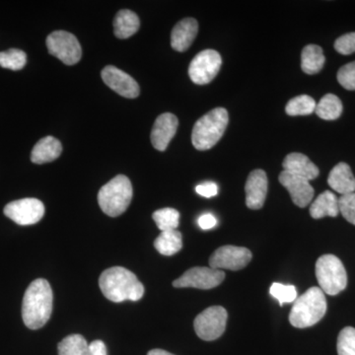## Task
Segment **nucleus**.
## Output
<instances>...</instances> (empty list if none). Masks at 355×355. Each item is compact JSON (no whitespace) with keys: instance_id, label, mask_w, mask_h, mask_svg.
<instances>
[{"instance_id":"2f4dec72","label":"nucleus","mask_w":355,"mask_h":355,"mask_svg":"<svg viewBox=\"0 0 355 355\" xmlns=\"http://www.w3.org/2000/svg\"><path fill=\"white\" fill-rule=\"evenodd\" d=\"M338 209L345 220L355 225V193H347L338 198Z\"/></svg>"},{"instance_id":"72a5a7b5","label":"nucleus","mask_w":355,"mask_h":355,"mask_svg":"<svg viewBox=\"0 0 355 355\" xmlns=\"http://www.w3.org/2000/svg\"><path fill=\"white\" fill-rule=\"evenodd\" d=\"M335 49L338 53L343 55L355 53V32L343 35L335 42Z\"/></svg>"},{"instance_id":"7c9ffc66","label":"nucleus","mask_w":355,"mask_h":355,"mask_svg":"<svg viewBox=\"0 0 355 355\" xmlns=\"http://www.w3.org/2000/svg\"><path fill=\"white\" fill-rule=\"evenodd\" d=\"M270 295L273 298L279 300V305L282 306L284 303H292L297 299V291L295 286H284L282 284L275 282L270 289Z\"/></svg>"},{"instance_id":"393cba45","label":"nucleus","mask_w":355,"mask_h":355,"mask_svg":"<svg viewBox=\"0 0 355 355\" xmlns=\"http://www.w3.org/2000/svg\"><path fill=\"white\" fill-rule=\"evenodd\" d=\"M315 113L323 120L335 121L342 116L343 103L338 96L334 94L324 95L318 103Z\"/></svg>"},{"instance_id":"aec40b11","label":"nucleus","mask_w":355,"mask_h":355,"mask_svg":"<svg viewBox=\"0 0 355 355\" xmlns=\"http://www.w3.org/2000/svg\"><path fill=\"white\" fill-rule=\"evenodd\" d=\"M62 146L60 140L53 137H44L33 148L31 160L35 164H44L60 157Z\"/></svg>"},{"instance_id":"4be33fe9","label":"nucleus","mask_w":355,"mask_h":355,"mask_svg":"<svg viewBox=\"0 0 355 355\" xmlns=\"http://www.w3.org/2000/svg\"><path fill=\"white\" fill-rule=\"evenodd\" d=\"M140 21L139 16L132 11H119L114 20V32L116 38L128 39L139 31Z\"/></svg>"},{"instance_id":"dca6fc26","label":"nucleus","mask_w":355,"mask_h":355,"mask_svg":"<svg viewBox=\"0 0 355 355\" xmlns=\"http://www.w3.org/2000/svg\"><path fill=\"white\" fill-rule=\"evenodd\" d=\"M268 186V177L263 170L257 169L250 173L245 186L246 205L250 209H261L263 207Z\"/></svg>"},{"instance_id":"7ed1b4c3","label":"nucleus","mask_w":355,"mask_h":355,"mask_svg":"<svg viewBox=\"0 0 355 355\" xmlns=\"http://www.w3.org/2000/svg\"><path fill=\"white\" fill-rule=\"evenodd\" d=\"M327 312V300L320 287H311L294 301L289 322L298 329L309 328L319 323Z\"/></svg>"},{"instance_id":"423d86ee","label":"nucleus","mask_w":355,"mask_h":355,"mask_svg":"<svg viewBox=\"0 0 355 355\" xmlns=\"http://www.w3.org/2000/svg\"><path fill=\"white\" fill-rule=\"evenodd\" d=\"M316 277L320 288L328 295H336L347 286V275L342 261L334 254H324L318 259Z\"/></svg>"},{"instance_id":"bb28decb","label":"nucleus","mask_w":355,"mask_h":355,"mask_svg":"<svg viewBox=\"0 0 355 355\" xmlns=\"http://www.w3.org/2000/svg\"><path fill=\"white\" fill-rule=\"evenodd\" d=\"M316 106V102L312 97L300 95L292 98L291 101L287 103L286 112L288 116H308L315 113Z\"/></svg>"},{"instance_id":"f8f14e48","label":"nucleus","mask_w":355,"mask_h":355,"mask_svg":"<svg viewBox=\"0 0 355 355\" xmlns=\"http://www.w3.org/2000/svg\"><path fill=\"white\" fill-rule=\"evenodd\" d=\"M253 258L247 248L223 246L218 248L209 259V266L216 270H239L246 268Z\"/></svg>"},{"instance_id":"f03ea898","label":"nucleus","mask_w":355,"mask_h":355,"mask_svg":"<svg viewBox=\"0 0 355 355\" xmlns=\"http://www.w3.org/2000/svg\"><path fill=\"white\" fill-rule=\"evenodd\" d=\"M99 286L105 297L114 303L139 301L144 294V284L137 275L121 266H114L103 272Z\"/></svg>"},{"instance_id":"1a4fd4ad","label":"nucleus","mask_w":355,"mask_h":355,"mask_svg":"<svg viewBox=\"0 0 355 355\" xmlns=\"http://www.w3.org/2000/svg\"><path fill=\"white\" fill-rule=\"evenodd\" d=\"M222 64L221 55L214 50H205L198 53L191 60L189 76L193 83L198 85L209 84L216 78Z\"/></svg>"},{"instance_id":"c756f323","label":"nucleus","mask_w":355,"mask_h":355,"mask_svg":"<svg viewBox=\"0 0 355 355\" xmlns=\"http://www.w3.org/2000/svg\"><path fill=\"white\" fill-rule=\"evenodd\" d=\"M338 355H355V329L347 327L340 331L336 345Z\"/></svg>"},{"instance_id":"2eb2a0df","label":"nucleus","mask_w":355,"mask_h":355,"mask_svg":"<svg viewBox=\"0 0 355 355\" xmlns=\"http://www.w3.org/2000/svg\"><path fill=\"white\" fill-rule=\"evenodd\" d=\"M179 121L171 113L160 114L154 123L151 132V142L154 148L159 151H165L174 135H176Z\"/></svg>"},{"instance_id":"e433bc0d","label":"nucleus","mask_w":355,"mask_h":355,"mask_svg":"<svg viewBox=\"0 0 355 355\" xmlns=\"http://www.w3.org/2000/svg\"><path fill=\"white\" fill-rule=\"evenodd\" d=\"M87 355H108L106 345L102 340H94L89 345Z\"/></svg>"},{"instance_id":"412c9836","label":"nucleus","mask_w":355,"mask_h":355,"mask_svg":"<svg viewBox=\"0 0 355 355\" xmlns=\"http://www.w3.org/2000/svg\"><path fill=\"white\" fill-rule=\"evenodd\" d=\"M340 214L338 198L330 191H324L315 200L310 207V216L314 219L336 217Z\"/></svg>"},{"instance_id":"6e6552de","label":"nucleus","mask_w":355,"mask_h":355,"mask_svg":"<svg viewBox=\"0 0 355 355\" xmlns=\"http://www.w3.org/2000/svg\"><path fill=\"white\" fill-rule=\"evenodd\" d=\"M46 48L60 62L73 65L83 57V49L74 35L67 31H55L46 38Z\"/></svg>"},{"instance_id":"a878e982","label":"nucleus","mask_w":355,"mask_h":355,"mask_svg":"<svg viewBox=\"0 0 355 355\" xmlns=\"http://www.w3.org/2000/svg\"><path fill=\"white\" fill-rule=\"evenodd\" d=\"M89 345L81 335H70L58 343V355H87Z\"/></svg>"},{"instance_id":"f257e3e1","label":"nucleus","mask_w":355,"mask_h":355,"mask_svg":"<svg viewBox=\"0 0 355 355\" xmlns=\"http://www.w3.org/2000/svg\"><path fill=\"white\" fill-rule=\"evenodd\" d=\"M53 294L48 280H34L25 292L23 321L27 328L38 330L48 323L53 312Z\"/></svg>"},{"instance_id":"39448f33","label":"nucleus","mask_w":355,"mask_h":355,"mask_svg":"<svg viewBox=\"0 0 355 355\" xmlns=\"http://www.w3.org/2000/svg\"><path fill=\"white\" fill-rule=\"evenodd\" d=\"M132 186L130 179L119 175L104 184L98 193V202L104 214L111 217L123 214L132 202Z\"/></svg>"},{"instance_id":"0eeeda50","label":"nucleus","mask_w":355,"mask_h":355,"mask_svg":"<svg viewBox=\"0 0 355 355\" xmlns=\"http://www.w3.org/2000/svg\"><path fill=\"white\" fill-rule=\"evenodd\" d=\"M227 318V311L221 306L207 308L195 319L196 334L207 342L217 340L225 331Z\"/></svg>"},{"instance_id":"9d476101","label":"nucleus","mask_w":355,"mask_h":355,"mask_svg":"<svg viewBox=\"0 0 355 355\" xmlns=\"http://www.w3.org/2000/svg\"><path fill=\"white\" fill-rule=\"evenodd\" d=\"M225 279V273L220 270L211 268H190L179 279L173 282V286L176 288H184V287H193L198 289H211L220 286Z\"/></svg>"},{"instance_id":"4468645a","label":"nucleus","mask_w":355,"mask_h":355,"mask_svg":"<svg viewBox=\"0 0 355 355\" xmlns=\"http://www.w3.org/2000/svg\"><path fill=\"white\" fill-rule=\"evenodd\" d=\"M279 182L289 191L292 202L297 207H306L312 202L315 191L307 180L282 171L279 175Z\"/></svg>"},{"instance_id":"c9c22d12","label":"nucleus","mask_w":355,"mask_h":355,"mask_svg":"<svg viewBox=\"0 0 355 355\" xmlns=\"http://www.w3.org/2000/svg\"><path fill=\"white\" fill-rule=\"evenodd\" d=\"M198 223L203 230H209V229L216 227L217 220L211 214H205L198 218Z\"/></svg>"},{"instance_id":"6ab92c4d","label":"nucleus","mask_w":355,"mask_h":355,"mask_svg":"<svg viewBox=\"0 0 355 355\" xmlns=\"http://www.w3.org/2000/svg\"><path fill=\"white\" fill-rule=\"evenodd\" d=\"M329 186L340 195L355 193V177L347 163L340 162L331 169L328 178Z\"/></svg>"},{"instance_id":"c85d7f7f","label":"nucleus","mask_w":355,"mask_h":355,"mask_svg":"<svg viewBox=\"0 0 355 355\" xmlns=\"http://www.w3.org/2000/svg\"><path fill=\"white\" fill-rule=\"evenodd\" d=\"M27 62V55L24 51L11 49L0 53V67L11 70H20Z\"/></svg>"},{"instance_id":"473e14b6","label":"nucleus","mask_w":355,"mask_h":355,"mask_svg":"<svg viewBox=\"0 0 355 355\" xmlns=\"http://www.w3.org/2000/svg\"><path fill=\"white\" fill-rule=\"evenodd\" d=\"M338 81L347 90H355V62L340 67L338 72Z\"/></svg>"},{"instance_id":"9b49d317","label":"nucleus","mask_w":355,"mask_h":355,"mask_svg":"<svg viewBox=\"0 0 355 355\" xmlns=\"http://www.w3.org/2000/svg\"><path fill=\"white\" fill-rule=\"evenodd\" d=\"M4 214L18 225H33L43 218L44 205L37 198H22L8 203L4 207Z\"/></svg>"},{"instance_id":"ddd939ff","label":"nucleus","mask_w":355,"mask_h":355,"mask_svg":"<svg viewBox=\"0 0 355 355\" xmlns=\"http://www.w3.org/2000/svg\"><path fill=\"white\" fill-rule=\"evenodd\" d=\"M101 76L106 85L123 97L133 99L139 95L140 88L137 81L118 67L108 65L102 70Z\"/></svg>"},{"instance_id":"b1692460","label":"nucleus","mask_w":355,"mask_h":355,"mask_svg":"<svg viewBox=\"0 0 355 355\" xmlns=\"http://www.w3.org/2000/svg\"><path fill=\"white\" fill-rule=\"evenodd\" d=\"M154 247L163 256H173L183 247L182 234L177 230L164 231L156 238Z\"/></svg>"},{"instance_id":"f704fd0d","label":"nucleus","mask_w":355,"mask_h":355,"mask_svg":"<svg viewBox=\"0 0 355 355\" xmlns=\"http://www.w3.org/2000/svg\"><path fill=\"white\" fill-rule=\"evenodd\" d=\"M196 191L202 197L209 198L216 197L217 193H218V187L214 182H205V183L198 184Z\"/></svg>"},{"instance_id":"5701e85b","label":"nucleus","mask_w":355,"mask_h":355,"mask_svg":"<svg viewBox=\"0 0 355 355\" xmlns=\"http://www.w3.org/2000/svg\"><path fill=\"white\" fill-rule=\"evenodd\" d=\"M326 62L323 50L317 44H308L301 55V67L305 73L312 76L321 71Z\"/></svg>"},{"instance_id":"a211bd4d","label":"nucleus","mask_w":355,"mask_h":355,"mask_svg":"<svg viewBox=\"0 0 355 355\" xmlns=\"http://www.w3.org/2000/svg\"><path fill=\"white\" fill-rule=\"evenodd\" d=\"M282 166H284V171L303 178L309 182L311 180L316 179L320 174L319 168L302 153L288 154L284 158Z\"/></svg>"},{"instance_id":"20e7f679","label":"nucleus","mask_w":355,"mask_h":355,"mask_svg":"<svg viewBox=\"0 0 355 355\" xmlns=\"http://www.w3.org/2000/svg\"><path fill=\"white\" fill-rule=\"evenodd\" d=\"M227 110L216 108L205 114L196 123L191 133V141L196 149L209 150L220 140L227 128Z\"/></svg>"},{"instance_id":"f3484780","label":"nucleus","mask_w":355,"mask_h":355,"mask_svg":"<svg viewBox=\"0 0 355 355\" xmlns=\"http://www.w3.org/2000/svg\"><path fill=\"white\" fill-rule=\"evenodd\" d=\"M198 32L197 20L193 18H184L178 22L171 33V46L175 51H184L195 41Z\"/></svg>"},{"instance_id":"4c0bfd02","label":"nucleus","mask_w":355,"mask_h":355,"mask_svg":"<svg viewBox=\"0 0 355 355\" xmlns=\"http://www.w3.org/2000/svg\"><path fill=\"white\" fill-rule=\"evenodd\" d=\"M147 355H174L163 349H153Z\"/></svg>"},{"instance_id":"cd10ccee","label":"nucleus","mask_w":355,"mask_h":355,"mask_svg":"<svg viewBox=\"0 0 355 355\" xmlns=\"http://www.w3.org/2000/svg\"><path fill=\"white\" fill-rule=\"evenodd\" d=\"M153 218L162 232L176 230L180 223L179 211L174 209H169V207L156 210L153 214Z\"/></svg>"}]
</instances>
